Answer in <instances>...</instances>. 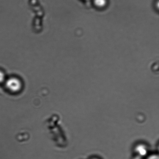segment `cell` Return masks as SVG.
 <instances>
[{
  "mask_svg": "<svg viewBox=\"0 0 159 159\" xmlns=\"http://www.w3.org/2000/svg\"><path fill=\"white\" fill-rule=\"evenodd\" d=\"M6 87L12 92H17L20 91L22 88L21 81L16 77H11L6 82Z\"/></svg>",
  "mask_w": 159,
  "mask_h": 159,
  "instance_id": "obj_1",
  "label": "cell"
},
{
  "mask_svg": "<svg viewBox=\"0 0 159 159\" xmlns=\"http://www.w3.org/2000/svg\"><path fill=\"white\" fill-rule=\"evenodd\" d=\"M135 152L137 155L144 158L147 155L148 149L146 146L143 144H140L137 146L135 148Z\"/></svg>",
  "mask_w": 159,
  "mask_h": 159,
  "instance_id": "obj_2",
  "label": "cell"
},
{
  "mask_svg": "<svg viewBox=\"0 0 159 159\" xmlns=\"http://www.w3.org/2000/svg\"><path fill=\"white\" fill-rule=\"evenodd\" d=\"M95 5L99 7H104L107 4V0H94Z\"/></svg>",
  "mask_w": 159,
  "mask_h": 159,
  "instance_id": "obj_3",
  "label": "cell"
},
{
  "mask_svg": "<svg viewBox=\"0 0 159 159\" xmlns=\"http://www.w3.org/2000/svg\"><path fill=\"white\" fill-rule=\"evenodd\" d=\"M5 79V76L2 71H0V83L4 82Z\"/></svg>",
  "mask_w": 159,
  "mask_h": 159,
  "instance_id": "obj_4",
  "label": "cell"
},
{
  "mask_svg": "<svg viewBox=\"0 0 159 159\" xmlns=\"http://www.w3.org/2000/svg\"><path fill=\"white\" fill-rule=\"evenodd\" d=\"M145 159H159V156L157 155H152L148 157Z\"/></svg>",
  "mask_w": 159,
  "mask_h": 159,
  "instance_id": "obj_5",
  "label": "cell"
},
{
  "mask_svg": "<svg viewBox=\"0 0 159 159\" xmlns=\"http://www.w3.org/2000/svg\"><path fill=\"white\" fill-rule=\"evenodd\" d=\"M132 159H145L143 157L139 156L136 155Z\"/></svg>",
  "mask_w": 159,
  "mask_h": 159,
  "instance_id": "obj_6",
  "label": "cell"
},
{
  "mask_svg": "<svg viewBox=\"0 0 159 159\" xmlns=\"http://www.w3.org/2000/svg\"><path fill=\"white\" fill-rule=\"evenodd\" d=\"M91 159H99L98 158H92Z\"/></svg>",
  "mask_w": 159,
  "mask_h": 159,
  "instance_id": "obj_7",
  "label": "cell"
}]
</instances>
